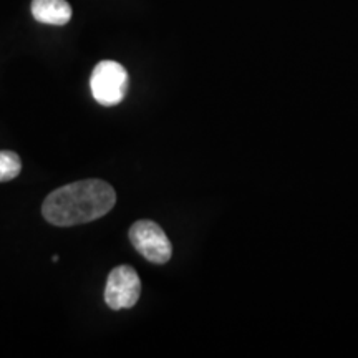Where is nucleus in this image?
Returning a JSON list of instances; mask_svg holds the SVG:
<instances>
[{
	"mask_svg": "<svg viewBox=\"0 0 358 358\" xmlns=\"http://www.w3.org/2000/svg\"><path fill=\"white\" fill-rule=\"evenodd\" d=\"M115 204L113 186L101 179H83L52 191L43 201L42 214L53 226L69 227L96 221Z\"/></svg>",
	"mask_w": 358,
	"mask_h": 358,
	"instance_id": "f257e3e1",
	"label": "nucleus"
},
{
	"mask_svg": "<svg viewBox=\"0 0 358 358\" xmlns=\"http://www.w3.org/2000/svg\"><path fill=\"white\" fill-rule=\"evenodd\" d=\"M128 87L129 77L127 69L113 60L100 62L90 77L92 95L103 106L120 105L127 96Z\"/></svg>",
	"mask_w": 358,
	"mask_h": 358,
	"instance_id": "f03ea898",
	"label": "nucleus"
},
{
	"mask_svg": "<svg viewBox=\"0 0 358 358\" xmlns=\"http://www.w3.org/2000/svg\"><path fill=\"white\" fill-rule=\"evenodd\" d=\"M129 241L146 261L153 264H166L173 256L171 241L158 224L148 219L134 222L129 227Z\"/></svg>",
	"mask_w": 358,
	"mask_h": 358,
	"instance_id": "7ed1b4c3",
	"label": "nucleus"
},
{
	"mask_svg": "<svg viewBox=\"0 0 358 358\" xmlns=\"http://www.w3.org/2000/svg\"><path fill=\"white\" fill-rule=\"evenodd\" d=\"M141 295V279L129 266H118L110 272L105 285V302L111 310L136 306Z\"/></svg>",
	"mask_w": 358,
	"mask_h": 358,
	"instance_id": "20e7f679",
	"label": "nucleus"
},
{
	"mask_svg": "<svg viewBox=\"0 0 358 358\" xmlns=\"http://www.w3.org/2000/svg\"><path fill=\"white\" fill-rule=\"evenodd\" d=\"M32 15L40 24L65 25L71 19V7L66 0H34Z\"/></svg>",
	"mask_w": 358,
	"mask_h": 358,
	"instance_id": "39448f33",
	"label": "nucleus"
},
{
	"mask_svg": "<svg viewBox=\"0 0 358 358\" xmlns=\"http://www.w3.org/2000/svg\"><path fill=\"white\" fill-rule=\"evenodd\" d=\"M22 171V161L13 151H0V182L10 181Z\"/></svg>",
	"mask_w": 358,
	"mask_h": 358,
	"instance_id": "423d86ee",
	"label": "nucleus"
}]
</instances>
